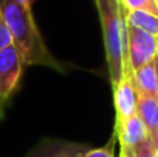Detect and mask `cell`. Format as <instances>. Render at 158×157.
<instances>
[{"label": "cell", "instance_id": "cell-17", "mask_svg": "<svg viewBox=\"0 0 158 157\" xmlns=\"http://www.w3.org/2000/svg\"><path fill=\"white\" fill-rule=\"evenodd\" d=\"M120 157H135V156H134V151H131V150H120Z\"/></svg>", "mask_w": 158, "mask_h": 157}, {"label": "cell", "instance_id": "cell-1", "mask_svg": "<svg viewBox=\"0 0 158 157\" xmlns=\"http://www.w3.org/2000/svg\"><path fill=\"white\" fill-rule=\"evenodd\" d=\"M0 8L6 20L12 45L20 54L23 65L46 66L58 72H66L63 63L55 59L46 46V42L43 40L32 15V8L20 6L6 0H0Z\"/></svg>", "mask_w": 158, "mask_h": 157}, {"label": "cell", "instance_id": "cell-13", "mask_svg": "<svg viewBox=\"0 0 158 157\" xmlns=\"http://www.w3.org/2000/svg\"><path fill=\"white\" fill-rule=\"evenodd\" d=\"M9 45H12V40H11V34H9L6 20H5L3 12H2V8H0V51L3 48L9 46Z\"/></svg>", "mask_w": 158, "mask_h": 157}, {"label": "cell", "instance_id": "cell-12", "mask_svg": "<svg viewBox=\"0 0 158 157\" xmlns=\"http://www.w3.org/2000/svg\"><path fill=\"white\" fill-rule=\"evenodd\" d=\"M134 156L135 157H157L154 143L149 139L144 140V142H141L140 145H137L134 148Z\"/></svg>", "mask_w": 158, "mask_h": 157}, {"label": "cell", "instance_id": "cell-18", "mask_svg": "<svg viewBox=\"0 0 158 157\" xmlns=\"http://www.w3.org/2000/svg\"><path fill=\"white\" fill-rule=\"evenodd\" d=\"M3 117V105H0V119Z\"/></svg>", "mask_w": 158, "mask_h": 157}, {"label": "cell", "instance_id": "cell-11", "mask_svg": "<svg viewBox=\"0 0 158 157\" xmlns=\"http://www.w3.org/2000/svg\"><path fill=\"white\" fill-rule=\"evenodd\" d=\"M124 12L129 11H146L158 15V5L155 0H120Z\"/></svg>", "mask_w": 158, "mask_h": 157}, {"label": "cell", "instance_id": "cell-5", "mask_svg": "<svg viewBox=\"0 0 158 157\" xmlns=\"http://www.w3.org/2000/svg\"><path fill=\"white\" fill-rule=\"evenodd\" d=\"M112 91H114V106H115V126H114V134H115L126 123V120H129L134 114H137L138 93L132 83V74H124Z\"/></svg>", "mask_w": 158, "mask_h": 157}, {"label": "cell", "instance_id": "cell-21", "mask_svg": "<svg viewBox=\"0 0 158 157\" xmlns=\"http://www.w3.org/2000/svg\"><path fill=\"white\" fill-rule=\"evenodd\" d=\"M157 40H158V37H157Z\"/></svg>", "mask_w": 158, "mask_h": 157}, {"label": "cell", "instance_id": "cell-9", "mask_svg": "<svg viewBox=\"0 0 158 157\" xmlns=\"http://www.w3.org/2000/svg\"><path fill=\"white\" fill-rule=\"evenodd\" d=\"M132 83L138 93V96H148L155 97L157 94V77H155V66L154 60L140 69L134 71L132 74Z\"/></svg>", "mask_w": 158, "mask_h": 157}, {"label": "cell", "instance_id": "cell-3", "mask_svg": "<svg viewBox=\"0 0 158 157\" xmlns=\"http://www.w3.org/2000/svg\"><path fill=\"white\" fill-rule=\"evenodd\" d=\"M157 54V37L126 25V69H124V74H134V71L151 63Z\"/></svg>", "mask_w": 158, "mask_h": 157}, {"label": "cell", "instance_id": "cell-8", "mask_svg": "<svg viewBox=\"0 0 158 157\" xmlns=\"http://www.w3.org/2000/svg\"><path fill=\"white\" fill-rule=\"evenodd\" d=\"M137 114L143 120L148 133L149 140L154 143V146L158 143V102L155 97L148 96H138V106Z\"/></svg>", "mask_w": 158, "mask_h": 157}, {"label": "cell", "instance_id": "cell-16", "mask_svg": "<svg viewBox=\"0 0 158 157\" xmlns=\"http://www.w3.org/2000/svg\"><path fill=\"white\" fill-rule=\"evenodd\" d=\"M154 66H155V77H157V94H155V99L158 102V54L154 59Z\"/></svg>", "mask_w": 158, "mask_h": 157}, {"label": "cell", "instance_id": "cell-19", "mask_svg": "<svg viewBox=\"0 0 158 157\" xmlns=\"http://www.w3.org/2000/svg\"><path fill=\"white\" fill-rule=\"evenodd\" d=\"M155 153H157V157H158V143L155 145Z\"/></svg>", "mask_w": 158, "mask_h": 157}, {"label": "cell", "instance_id": "cell-15", "mask_svg": "<svg viewBox=\"0 0 158 157\" xmlns=\"http://www.w3.org/2000/svg\"><path fill=\"white\" fill-rule=\"evenodd\" d=\"M6 2H12V3H17L20 6H26V8H32V5L37 0H6Z\"/></svg>", "mask_w": 158, "mask_h": 157}, {"label": "cell", "instance_id": "cell-2", "mask_svg": "<svg viewBox=\"0 0 158 157\" xmlns=\"http://www.w3.org/2000/svg\"><path fill=\"white\" fill-rule=\"evenodd\" d=\"M100 17L102 34L109 82L112 89L124 76L126 69V22L120 0H95Z\"/></svg>", "mask_w": 158, "mask_h": 157}, {"label": "cell", "instance_id": "cell-4", "mask_svg": "<svg viewBox=\"0 0 158 157\" xmlns=\"http://www.w3.org/2000/svg\"><path fill=\"white\" fill-rule=\"evenodd\" d=\"M23 66V60L14 45L0 51V105L6 103L19 88Z\"/></svg>", "mask_w": 158, "mask_h": 157}, {"label": "cell", "instance_id": "cell-20", "mask_svg": "<svg viewBox=\"0 0 158 157\" xmlns=\"http://www.w3.org/2000/svg\"><path fill=\"white\" fill-rule=\"evenodd\" d=\"M155 2H157V5H158V0H155Z\"/></svg>", "mask_w": 158, "mask_h": 157}, {"label": "cell", "instance_id": "cell-14", "mask_svg": "<svg viewBox=\"0 0 158 157\" xmlns=\"http://www.w3.org/2000/svg\"><path fill=\"white\" fill-rule=\"evenodd\" d=\"M114 140H115V139H112L107 145L102 146V148L88 150V151H86V153H85L81 157H114V148H112Z\"/></svg>", "mask_w": 158, "mask_h": 157}, {"label": "cell", "instance_id": "cell-7", "mask_svg": "<svg viewBox=\"0 0 158 157\" xmlns=\"http://www.w3.org/2000/svg\"><path fill=\"white\" fill-rule=\"evenodd\" d=\"M114 139L118 140L120 150L134 151V148L137 145H140L141 142L149 139V133H148L143 120L140 119V116L134 114L129 120H126V123L120 128V131L114 134Z\"/></svg>", "mask_w": 158, "mask_h": 157}, {"label": "cell", "instance_id": "cell-10", "mask_svg": "<svg viewBox=\"0 0 158 157\" xmlns=\"http://www.w3.org/2000/svg\"><path fill=\"white\" fill-rule=\"evenodd\" d=\"M124 22L127 26L137 28L143 33L158 37V15L146 11H129L124 12Z\"/></svg>", "mask_w": 158, "mask_h": 157}, {"label": "cell", "instance_id": "cell-6", "mask_svg": "<svg viewBox=\"0 0 158 157\" xmlns=\"http://www.w3.org/2000/svg\"><path fill=\"white\" fill-rule=\"evenodd\" d=\"M88 151L86 145L68 140H43L26 157H81Z\"/></svg>", "mask_w": 158, "mask_h": 157}]
</instances>
